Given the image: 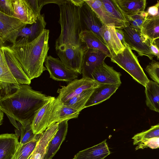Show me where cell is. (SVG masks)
Returning <instances> with one entry per match:
<instances>
[{"mask_svg": "<svg viewBox=\"0 0 159 159\" xmlns=\"http://www.w3.org/2000/svg\"><path fill=\"white\" fill-rule=\"evenodd\" d=\"M58 5L60 9L58 22L61 31L56 41L57 55L62 61L82 57L87 48L82 43L80 37L82 31L80 7L70 0H65Z\"/></svg>", "mask_w": 159, "mask_h": 159, "instance_id": "6da1fadb", "label": "cell"}, {"mask_svg": "<svg viewBox=\"0 0 159 159\" xmlns=\"http://www.w3.org/2000/svg\"><path fill=\"white\" fill-rule=\"evenodd\" d=\"M53 98L34 90L30 85L20 84L15 93L0 99V110L19 130L16 121L22 125L32 124L38 111Z\"/></svg>", "mask_w": 159, "mask_h": 159, "instance_id": "7a4b0ae2", "label": "cell"}, {"mask_svg": "<svg viewBox=\"0 0 159 159\" xmlns=\"http://www.w3.org/2000/svg\"><path fill=\"white\" fill-rule=\"evenodd\" d=\"M49 30L44 29L31 41L20 38L11 46H7L31 80L40 76L47 70L43 64L48 56Z\"/></svg>", "mask_w": 159, "mask_h": 159, "instance_id": "3957f363", "label": "cell"}, {"mask_svg": "<svg viewBox=\"0 0 159 159\" xmlns=\"http://www.w3.org/2000/svg\"><path fill=\"white\" fill-rule=\"evenodd\" d=\"M111 61L127 72L133 78L144 87L149 81L140 66L137 57L127 44L124 50L111 56Z\"/></svg>", "mask_w": 159, "mask_h": 159, "instance_id": "277c9868", "label": "cell"}, {"mask_svg": "<svg viewBox=\"0 0 159 159\" xmlns=\"http://www.w3.org/2000/svg\"><path fill=\"white\" fill-rule=\"evenodd\" d=\"M19 19L0 12V47L6 42L14 44L22 29L27 25Z\"/></svg>", "mask_w": 159, "mask_h": 159, "instance_id": "5b68a950", "label": "cell"}, {"mask_svg": "<svg viewBox=\"0 0 159 159\" xmlns=\"http://www.w3.org/2000/svg\"><path fill=\"white\" fill-rule=\"evenodd\" d=\"M125 41L132 50L136 51L139 56H145L152 60L155 56L152 53L150 43L146 40L141 33L128 23L123 29Z\"/></svg>", "mask_w": 159, "mask_h": 159, "instance_id": "8992f818", "label": "cell"}, {"mask_svg": "<svg viewBox=\"0 0 159 159\" xmlns=\"http://www.w3.org/2000/svg\"><path fill=\"white\" fill-rule=\"evenodd\" d=\"M101 84L89 78L82 77L80 79H75L70 82L66 86H61L58 89V93L56 98L63 103L75 96L80 94L84 91L99 87Z\"/></svg>", "mask_w": 159, "mask_h": 159, "instance_id": "52a82bcc", "label": "cell"}, {"mask_svg": "<svg viewBox=\"0 0 159 159\" xmlns=\"http://www.w3.org/2000/svg\"><path fill=\"white\" fill-rule=\"evenodd\" d=\"M44 63L50 77L57 81L70 82L76 79L79 74L67 68L59 58L51 56L47 57Z\"/></svg>", "mask_w": 159, "mask_h": 159, "instance_id": "ba28073f", "label": "cell"}, {"mask_svg": "<svg viewBox=\"0 0 159 159\" xmlns=\"http://www.w3.org/2000/svg\"><path fill=\"white\" fill-rule=\"evenodd\" d=\"M80 9L82 31H92L106 45L101 32L102 29L104 25L98 15L85 1L80 7Z\"/></svg>", "mask_w": 159, "mask_h": 159, "instance_id": "9c48e42d", "label": "cell"}, {"mask_svg": "<svg viewBox=\"0 0 159 159\" xmlns=\"http://www.w3.org/2000/svg\"><path fill=\"white\" fill-rule=\"evenodd\" d=\"M108 56L103 52L94 49L87 48L85 51L82 66V77L93 79L92 75L95 69L104 62Z\"/></svg>", "mask_w": 159, "mask_h": 159, "instance_id": "30bf717a", "label": "cell"}, {"mask_svg": "<svg viewBox=\"0 0 159 159\" xmlns=\"http://www.w3.org/2000/svg\"><path fill=\"white\" fill-rule=\"evenodd\" d=\"M121 73L105 62L97 67L93 73V79L100 84H121Z\"/></svg>", "mask_w": 159, "mask_h": 159, "instance_id": "8fae6325", "label": "cell"}, {"mask_svg": "<svg viewBox=\"0 0 159 159\" xmlns=\"http://www.w3.org/2000/svg\"><path fill=\"white\" fill-rule=\"evenodd\" d=\"M7 65L18 84L30 85V79L22 69L20 63L7 46L0 47Z\"/></svg>", "mask_w": 159, "mask_h": 159, "instance_id": "7c38bea8", "label": "cell"}, {"mask_svg": "<svg viewBox=\"0 0 159 159\" xmlns=\"http://www.w3.org/2000/svg\"><path fill=\"white\" fill-rule=\"evenodd\" d=\"M80 112L70 107L64 105L55 98L50 116L48 126L65 120L77 118Z\"/></svg>", "mask_w": 159, "mask_h": 159, "instance_id": "4fadbf2b", "label": "cell"}, {"mask_svg": "<svg viewBox=\"0 0 159 159\" xmlns=\"http://www.w3.org/2000/svg\"><path fill=\"white\" fill-rule=\"evenodd\" d=\"M58 124L57 123L50 125L42 134L28 159H44L48 144L57 132Z\"/></svg>", "mask_w": 159, "mask_h": 159, "instance_id": "5bb4252c", "label": "cell"}, {"mask_svg": "<svg viewBox=\"0 0 159 159\" xmlns=\"http://www.w3.org/2000/svg\"><path fill=\"white\" fill-rule=\"evenodd\" d=\"M55 98H53L41 108L34 117L32 127L35 134H42L47 128Z\"/></svg>", "mask_w": 159, "mask_h": 159, "instance_id": "9a60e30c", "label": "cell"}, {"mask_svg": "<svg viewBox=\"0 0 159 159\" xmlns=\"http://www.w3.org/2000/svg\"><path fill=\"white\" fill-rule=\"evenodd\" d=\"M13 5L14 13L12 17L27 25L36 22L38 17L27 0H13Z\"/></svg>", "mask_w": 159, "mask_h": 159, "instance_id": "2e32d148", "label": "cell"}, {"mask_svg": "<svg viewBox=\"0 0 159 159\" xmlns=\"http://www.w3.org/2000/svg\"><path fill=\"white\" fill-rule=\"evenodd\" d=\"M120 85L101 84L94 89L86 103L85 108L97 105L109 99Z\"/></svg>", "mask_w": 159, "mask_h": 159, "instance_id": "e0dca14e", "label": "cell"}, {"mask_svg": "<svg viewBox=\"0 0 159 159\" xmlns=\"http://www.w3.org/2000/svg\"><path fill=\"white\" fill-rule=\"evenodd\" d=\"M19 142L16 134L6 133L0 135V159H12Z\"/></svg>", "mask_w": 159, "mask_h": 159, "instance_id": "ac0fdd59", "label": "cell"}, {"mask_svg": "<svg viewBox=\"0 0 159 159\" xmlns=\"http://www.w3.org/2000/svg\"><path fill=\"white\" fill-rule=\"evenodd\" d=\"M106 141L79 151L73 159H105L111 153Z\"/></svg>", "mask_w": 159, "mask_h": 159, "instance_id": "d6986e66", "label": "cell"}, {"mask_svg": "<svg viewBox=\"0 0 159 159\" xmlns=\"http://www.w3.org/2000/svg\"><path fill=\"white\" fill-rule=\"evenodd\" d=\"M68 121L65 120L58 122L57 130L48 144L44 159H52L59 149L67 134Z\"/></svg>", "mask_w": 159, "mask_h": 159, "instance_id": "ffe728a7", "label": "cell"}, {"mask_svg": "<svg viewBox=\"0 0 159 159\" xmlns=\"http://www.w3.org/2000/svg\"><path fill=\"white\" fill-rule=\"evenodd\" d=\"M115 28L104 25L101 30L102 37L111 57L122 52L125 48L117 35Z\"/></svg>", "mask_w": 159, "mask_h": 159, "instance_id": "44dd1931", "label": "cell"}, {"mask_svg": "<svg viewBox=\"0 0 159 159\" xmlns=\"http://www.w3.org/2000/svg\"><path fill=\"white\" fill-rule=\"evenodd\" d=\"M80 37L82 42L87 48L100 50L107 54L108 57L110 58L111 57V54L107 46L92 31H82Z\"/></svg>", "mask_w": 159, "mask_h": 159, "instance_id": "7402d4cb", "label": "cell"}, {"mask_svg": "<svg viewBox=\"0 0 159 159\" xmlns=\"http://www.w3.org/2000/svg\"><path fill=\"white\" fill-rule=\"evenodd\" d=\"M125 16L144 11L146 0H114Z\"/></svg>", "mask_w": 159, "mask_h": 159, "instance_id": "603a6c76", "label": "cell"}, {"mask_svg": "<svg viewBox=\"0 0 159 159\" xmlns=\"http://www.w3.org/2000/svg\"><path fill=\"white\" fill-rule=\"evenodd\" d=\"M103 7L109 16L122 30L128 23L125 16L114 0H101Z\"/></svg>", "mask_w": 159, "mask_h": 159, "instance_id": "cb8c5ba5", "label": "cell"}, {"mask_svg": "<svg viewBox=\"0 0 159 159\" xmlns=\"http://www.w3.org/2000/svg\"><path fill=\"white\" fill-rule=\"evenodd\" d=\"M145 87L147 106L151 110L159 113V84L149 80Z\"/></svg>", "mask_w": 159, "mask_h": 159, "instance_id": "d4e9b609", "label": "cell"}, {"mask_svg": "<svg viewBox=\"0 0 159 159\" xmlns=\"http://www.w3.org/2000/svg\"><path fill=\"white\" fill-rule=\"evenodd\" d=\"M46 25L44 14H41L38 17L36 23L23 28L19 34L18 37L26 38L29 41H32L45 29Z\"/></svg>", "mask_w": 159, "mask_h": 159, "instance_id": "484cf974", "label": "cell"}, {"mask_svg": "<svg viewBox=\"0 0 159 159\" xmlns=\"http://www.w3.org/2000/svg\"><path fill=\"white\" fill-rule=\"evenodd\" d=\"M141 32L146 40L153 44L154 40L159 38V15L147 17Z\"/></svg>", "mask_w": 159, "mask_h": 159, "instance_id": "4316f807", "label": "cell"}, {"mask_svg": "<svg viewBox=\"0 0 159 159\" xmlns=\"http://www.w3.org/2000/svg\"><path fill=\"white\" fill-rule=\"evenodd\" d=\"M98 15L105 25L121 29L119 25L108 15L101 0H84Z\"/></svg>", "mask_w": 159, "mask_h": 159, "instance_id": "83f0119b", "label": "cell"}, {"mask_svg": "<svg viewBox=\"0 0 159 159\" xmlns=\"http://www.w3.org/2000/svg\"><path fill=\"white\" fill-rule=\"evenodd\" d=\"M95 88L85 90L62 103L79 112L85 108V106Z\"/></svg>", "mask_w": 159, "mask_h": 159, "instance_id": "f1b7e54d", "label": "cell"}, {"mask_svg": "<svg viewBox=\"0 0 159 159\" xmlns=\"http://www.w3.org/2000/svg\"><path fill=\"white\" fill-rule=\"evenodd\" d=\"M42 134H37L29 142L19 144L16 151L12 159H28L35 147Z\"/></svg>", "mask_w": 159, "mask_h": 159, "instance_id": "f546056e", "label": "cell"}, {"mask_svg": "<svg viewBox=\"0 0 159 159\" xmlns=\"http://www.w3.org/2000/svg\"><path fill=\"white\" fill-rule=\"evenodd\" d=\"M0 81L18 84L12 74L6 61L3 52L0 48Z\"/></svg>", "mask_w": 159, "mask_h": 159, "instance_id": "4dcf8cb0", "label": "cell"}, {"mask_svg": "<svg viewBox=\"0 0 159 159\" xmlns=\"http://www.w3.org/2000/svg\"><path fill=\"white\" fill-rule=\"evenodd\" d=\"M154 137H159V124L151 126L148 129L137 133L132 138L134 145H137L140 142Z\"/></svg>", "mask_w": 159, "mask_h": 159, "instance_id": "1f68e13d", "label": "cell"}, {"mask_svg": "<svg viewBox=\"0 0 159 159\" xmlns=\"http://www.w3.org/2000/svg\"><path fill=\"white\" fill-rule=\"evenodd\" d=\"M148 16V13L143 11L132 16H126L129 24L133 28L141 32L142 26Z\"/></svg>", "mask_w": 159, "mask_h": 159, "instance_id": "d6a6232c", "label": "cell"}, {"mask_svg": "<svg viewBox=\"0 0 159 159\" xmlns=\"http://www.w3.org/2000/svg\"><path fill=\"white\" fill-rule=\"evenodd\" d=\"M20 84L0 81V99L15 93L18 89Z\"/></svg>", "mask_w": 159, "mask_h": 159, "instance_id": "836d02e7", "label": "cell"}, {"mask_svg": "<svg viewBox=\"0 0 159 159\" xmlns=\"http://www.w3.org/2000/svg\"><path fill=\"white\" fill-rule=\"evenodd\" d=\"M36 135L34 134L33 132L32 124L21 125L20 143L22 144H25L33 139Z\"/></svg>", "mask_w": 159, "mask_h": 159, "instance_id": "e575fe53", "label": "cell"}, {"mask_svg": "<svg viewBox=\"0 0 159 159\" xmlns=\"http://www.w3.org/2000/svg\"><path fill=\"white\" fill-rule=\"evenodd\" d=\"M145 70L153 80L159 84V62L152 60Z\"/></svg>", "mask_w": 159, "mask_h": 159, "instance_id": "d590c367", "label": "cell"}, {"mask_svg": "<svg viewBox=\"0 0 159 159\" xmlns=\"http://www.w3.org/2000/svg\"><path fill=\"white\" fill-rule=\"evenodd\" d=\"M135 150L143 149L149 148L152 149H155L159 148V137H154L143 140L137 145Z\"/></svg>", "mask_w": 159, "mask_h": 159, "instance_id": "8d00e7d4", "label": "cell"}, {"mask_svg": "<svg viewBox=\"0 0 159 159\" xmlns=\"http://www.w3.org/2000/svg\"><path fill=\"white\" fill-rule=\"evenodd\" d=\"M0 12L13 16L14 13L13 0H0Z\"/></svg>", "mask_w": 159, "mask_h": 159, "instance_id": "74e56055", "label": "cell"}, {"mask_svg": "<svg viewBox=\"0 0 159 159\" xmlns=\"http://www.w3.org/2000/svg\"><path fill=\"white\" fill-rule=\"evenodd\" d=\"M27 1L38 17L41 15L40 11L43 6L48 3V0H27Z\"/></svg>", "mask_w": 159, "mask_h": 159, "instance_id": "f35d334b", "label": "cell"}, {"mask_svg": "<svg viewBox=\"0 0 159 159\" xmlns=\"http://www.w3.org/2000/svg\"><path fill=\"white\" fill-rule=\"evenodd\" d=\"M115 31L122 45L125 47L127 45V44L125 41L124 34L123 30L116 28Z\"/></svg>", "mask_w": 159, "mask_h": 159, "instance_id": "ab89813d", "label": "cell"}, {"mask_svg": "<svg viewBox=\"0 0 159 159\" xmlns=\"http://www.w3.org/2000/svg\"><path fill=\"white\" fill-rule=\"evenodd\" d=\"M148 13V17H154L157 16L158 13V9L154 5L149 7L147 11Z\"/></svg>", "mask_w": 159, "mask_h": 159, "instance_id": "60d3db41", "label": "cell"}, {"mask_svg": "<svg viewBox=\"0 0 159 159\" xmlns=\"http://www.w3.org/2000/svg\"><path fill=\"white\" fill-rule=\"evenodd\" d=\"M150 48L152 54L159 60V49L155 45L150 43Z\"/></svg>", "mask_w": 159, "mask_h": 159, "instance_id": "b9f144b4", "label": "cell"}, {"mask_svg": "<svg viewBox=\"0 0 159 159\" xmlns=\"http://www.w3.org/2000/svg\"><path fill=\"white\" fill-rule=\"evenodd\" d=\"M76 6L80 7L84 2V0H70Z\"/></svg>", "mask_w": 159, "mask_h": 159, "instance_id": "7bdbcfd3", "label": "cell"}, {"mask_svg": "<svg viewBox=\"0 0 159 159\" xmlns=\"http://www.w3.org/2000/svg\"><path fill=\"white\" fill-rule=\"evenodd\" d=\"M4 112L1 110H0V125L2 123L3 120L4 116Z\"/></svg>", "mask_w": 159, "mask_h": 159, "instance_id": "ee69618b", "label": "cell"}, {"mask_svg": "<svg viewBox=\"0 0 159 159\" xmlns=\"http://www.w3.org/2000/svg\"><path fill=\"white\" fill-rule=\"evenodd\" d=\"M152 44L157 47L159 49V38L155 39L153 41Z\"/></svg>", "mask_w": 159, "mask_h": 159, "instance_id": "f6af8a7d", "label": "cell"}, {"mask_svg": "<svg viewBox=\"0 0 159 159\" xmlns=\"http://www.w3.org/2000/svg\"><path fill=\"white\" fill-rule=\"evenodd\" d=\"M158 9V13L157 16L159 15V1H158L157 3L155 5Z\"/></svg>", "mask_w": 159, "mask_h": 159, "instance_id": "bcb514c9", "label": "cell"}, {"mask_svg": "<svg viewBox=\"0 0 159 159\" xmlns=\"http://www.w3.org/2000/svg\"><path fill=\"white\" fill-rule=\"evenodd\" d=\"M158 124H159V123Z\"/></svg>", "mask_w": 159, "mask_h": 159, "instance_id": "7dc6e473", "label": "cell"}]
</instances>
